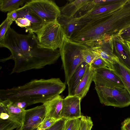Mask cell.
<instances>
[{"mask_svg":"<svg viewBox=\"0 0 130 130\" xmlns=\"http://www.w3.org/2000/svg\"><path fill=\"white\" fill-rule=\"evenodd\" d=\"M66 83L59 78L34 79L22 85L0 90V100L22 102L27 106L43 104L65 90Z\"/></svg>","mask_w":130,"mask_h":130,"instance_id":"cell-1","label":"cell"},{"mask_svg":"<svg viewBox=\"0 0 130 130\" xmlns=\"http://www.w3.org/2000/svg\"><path fill=\"white\" fill-rule=\"evenodd\" d=\"M89 47L83 43L74 41L65 36L59 50L67 84L76 69L84 62L82 51Z\"/></svg>","mask_w":130,"mask_h":130,"instance_id":"cell-2","label":"cell"},{"mask_svg":"<svg viewBox=\"0 0 130 130\" xmlns=\"http://www.w3.org/2000/svg\"><path fill=\"white\" fill-rule=\"evenodd\" d=\"M35 34L39 46L53 50L59 49L65 36L62 28L57 21L45 22Z\"/></svg>","mask_w":130,"mask_h":130,"instance_id":"cell-3","label":"cell"},{"mask_svg":"<svg viewBox=\"0 0 130 130\" xmlns=\"http://www.w3.org/2000/svg\"><path fill=\"white\" fill-rule=\"evenodd\" d=\"M95 89L102 104L120 108L130 105V95L125 88L95 87Z\"/></svg>","mask_w":130,"mask_h":130,"instance_id":"cell-4","label":"cell"},{"mask_svg":"<svg viewBox=\"0 0 130 130\" xmlns=\"http://www.w3.org/2000/svg\"><path fill=\"white\" fill-rule=\"evenodd\" d=\"M29 8L45 22L56 21L60 14V8L51 0H31L27 2Z\"/></svg>","mask_w":130,"mask_h":130,"instance_id":"cell-5","label":"cell"},{"mask_svg":"<svg viewBox=\"0 0 130 130\" xmlns=\"http://www.w3.org/2000/svg\"><path fill=\"white\" fill-rule=\"evenodd\" d=\"M129 2V0H120L115 4L102 6L94 4L91 8L79 17L75 18L82 27L93 19L106 15L117 10Z\"/></svg>","mask_w":130,"mask_h":130,"instance_id":"cell-6","label":"cell"},{"mask_svg":"<svg viewBox=\"0 0 130 130\" xmlns=\"http://www.w3.org/2000/svg\"><path fill=\"white\" fill-rule=\"evenodd\" d=\"M95 87L125 88L121 79L112 69L107 67L94 70Z\"/></svg>","mask_w":130,"mask_h":130,"instance_id":"cell-7","label":"cell"},{"mask_svg":"<svg viewBox=\"0 0 130 130\" xmlns=\"http://www.w3.org/2000/svg\"><path fill=\"white\" fill-rule=\"evenodd\" d=\"M45 116V106L42 105L26 110L21 130H32L38 128Z\"/></svg>","mask_w":130,"mask_h":130,"instance_id":"cell-8","label":"cell"},{"mask_svg":"<svg viewBox=\"0 0 130 130\" xmlns=\"http://www.w3.org/2000/svg\"><path fill=\"white\" fill-rule=\"evenodd\" d=\"M17 32L10 27L3 39L0 41V47L7 48L11 53V55L9 57L1 59V62H4L10 59L14 61L20 56L21 51Z\"/></svg>","mask_w":130,"mask_h":130,"instance_id":"cell-9","label":"cell"},{"mask_svg":"<svg viewBox=\"0 0 130 130\" xmlns=\"http://www.w3.org/2000/svg\"><path fill=\"white\" fill-rule=\"evenodd\" d=\"M90 48L105 62L107 67L109 68L112 69L114 61L118 59L113 52L112 37Z\"/></svg>","mask_w":130,"mask_h":130,"instance_id":"cell-10","label":"cell"},{"mask_svg":"<svg viewBox=\"0 0 130 130\" xmlns=\"http://www.w3.org/2000/svg\"><path fill=\"white\" fill-rule=\"evenodd\" d=\"M81 100L79 97L74 95H68L63 99L61 117L67 119H80L82 116L80 109Z\"/></svg>","mask_w":130,"mask_h":130,"instance_id":"cell-11","label":"cell"},{"mask_svg":"<svg viewBox=\"0 0 130 130\" xmlns=\"http://www.w3.org/2000/svg\"><path fill=\"white\" fill-rule=\"evenodd\" d=\"M114 53L120 62L130 70V53L126 42L119 35L112 37Z\"/></svg>","mask_w":130,"mask_h":130,"instance_id":"cell-12","label":"cell"},{"mask_svg":"<svg viewBox=\"0 0 130 130\" xmlns=\"http://www.w3.org/2000/svg\"><path fill=\"white\" fill-rule=\"evenodd\" d=\"M0 106L3 107L8 115V120L20 127L22 125L26 110L18 107L8 100H0Z\"/></svg>","mask_w":130,"mask_h":130,"instance_id":"cell-13","label":"cell"},{"mask_svg":"<svg viewBox=\"0 0 130 130\" xmlns=\"http://www.w3.org/2000/svg\"><path fill=\"white\" fill-rule=\"evenodd\" d=\"M16 11L18 18H25L30 22V32L35 33L40 29L45 22L29 8L26 3L23 6L17 9Z\"/></svg>","mask_w":130,"mask_h":130,"instance_id":"cell-14","label":"cell"},{"mask_svg":"<svg viewBox=\"0 0 130 130\" xmlns=\"http://www.w3.org/2000/svg\"><path fill=\"white\" fill-rule=\"evenodd\" d=\"M95 73L94 70L89 66L76 88L74 95L79 97L81 100L86 96L93 80Z\"/></svg>","mask_w":130,"mask_h":130,"instance_id":"cell-15","label":"cell"},{"mask_svg":"<svg viewBox=\"0 0 130 130\" xmlns=\"http://www.w3.org/2000/svg\"><path fill=\"white\" fill-rule=\"evenodd\" d=\"M63 98L60 95L46 101L43 104L45 109V117L60 119L62 106Z\"/></svg>","mask_w":130,"mask_h":130,"instance_id":"cell-16","label":"cell"},{"mask_svg":"<svg viewBox=\"0 0 130 130\" xmlns=\"http://www.w3.org/2000/svg\"><path fill=\"white\" fill-rule=\"evenodd\" d=\"M57 21L62 28L66 36L70 39L74 33L82 27L79 21L74 17L60 15Z\"/></svg>","mask_w":130,"mask_h":130,"instance_id":"cell-17","label":"cell"},{"mask_svg":"<svg viewBox=\"0 0 130 130\" xmlns=\"http://www.w3.org/2000/svg\"><path fill=\"white\" fill-rule=\"evenodd\" d=\"M89 66L84 62L75 70L67 84L68 95H73L76 88Z\"/></svg>","mask_w":130,"mask_h":130,"instance_id":"cell-18","label":"cell"},{"mask_svg":"<svg viewBox=\"0 0 130 130\" xmlns=\"http://www.w3.org/2000/svg\"><path fill=\"white\" fill-rule=\"evenodd\" d=\"M90 1L69 0L64 6L59 8L60 15L68 17H74L81 8Z\"/></svg>","mask_w":130,"mask_h":130,"instance_id":"cell-19","label":"cell"},{"mask_svg":"<svg viewBox=\"0 0 130 130\" xmlns=\"http://www.w3.org/2000/svg\"><path fill=\"white\" fill-rule=\"evenodd\" d=\"M112 69L120 77L130 95V70L123 65L118 59L114 61Z\"/></svg>","mask_w":130,"mask_h":130,"instance_id":"cell-20","label":"cell"},{"mask_svg":"<svg viewBox=\"0 0 130 130\" xmlns=\"http://www.w3.org/2000/svg\"><path fill=\"white\" fill-rule=\"evenodd\" d=\"M29 1V0H28ZM27 0H0V10L6 12L16 10L19 8Z\"/></svg>","mask_w":130,"mask_h":130,"instance_id":"cell-21","label":"cell"},{"mask_svg":"<svg viewBox=\"0 0 130 130\" xmlns=\"http://www.w3.org/2000/svg\"><path fill=\"white\" fill-rule=\"evenodd\" d=\"M81 52L84 62L90 66L93 62L99 57L89 47L83 50Z\"/></svg>","mask_w":130,"mask_h":130,"instance_id":"cell-22","label":"cell"},{"mask_svg":"<svg viewBox=\"0 0 130 130\" xmlns=\"http://www.w3.org/2000/svg\"><path fill=\"white\" fill-rule=\"evenodd\" d=\"M80 122L79 118L67 119L63 130H80Z\"/></svg>","mask_w":130,"mask_h":130,"instance_id":"cell-23","label":"cell"},{"mask_svg":"<svg viewBox=\"0 0 130 130\" xmlns=\"http://www.w3.org/2000/svg\"><path fill=\"white\" fill-rule=\"evenodd\" d=\"M80 120V130H91L93 124L91 117L82 116Z\"/></svg>","mask_w":130,"mask_h":130,"instance_id":"cell-24","label":"cell"},{"mask_svg":"<svg viewBox=\"0 0 130 130\" xmlns=\"http://www.w3.org/2000/svg\"><path fill=\"white\" fill-rule=\"evenodd\" d=\"M20 127L8 119H0V130H13Z\"/></svg>","mask_w":130,"mask_h":130,"instance_id":"cell-25","label":"cell"},{"mask_svg":"<svg viewBox=\"0 0 130 130\" xmlns=\"http://www.w3.org/2000/svg\"><path fill=\"white\" fill-rule=\"evenodd\" d=\"M60 119H57L52 117H45L38 127L45 130L48 129Z\"/></svg>","mask_w":130,"mask_h":130,"instance_id":"cell-26","label":"cell"},{"mask_svg":"<svg viewBox=\"0 0 130 130\" xmlns=\"http://www.w3.org/2000/svg\"><path fill=\"white\" fill-rule=\"evenodd\" d=\"M13 22L6 18L1 24L0 26V41L3 39Z\"/></svg>","mask_w":130,"mask_h":130,"instance_id":"cell-27","label":"cell"},{"mask_svg":"<svg viewBox=\"0 0 130 130\" xmlns=\"http://www.w3.org/2000/svg\"><path fill=\"white\" fill-rule=\"evenodd\" d=\"M18 26L21 27H25L27 31L31 32L30 22L27 19L23 18H18L15 21Z\"/></svg>","mask_w":130,"mask_h":130,"instance_id":"cell-28","label":"cell"},{"mask_svg":"<svg viewBox=\"0 0 130 130\" xmlns=\"http://www.w3.org/2000/svg\"><path fill=\"white\" fill-rule=\"evenodd\" d=\"M90 66L94 70L107 67L105 62L100 57L93 62Z\"/></svg>","mask_w":130,"mask_h":130,"instance_id":"cell-29","label":"cell"},{"mask_svg":"<svg viewBox=\"0 0 130 130\" xmlns=\"http://www.w3.org/2000/svg\"><path fill=\"white\" fill-rule=\"evenodd\" d=\"M67 119L64 118H62L46 130H63L64 123Z\"/></svg>","mask_w":130,"mask_h":130,"instance_id":"cell-30","label":"cell"},{"mask_svg":"<svg viewBox=\"0 0 130 130\" xmlns=\"http://www.w3.org/2000/svg\"><path fill=\"white\" fill-rule=\"evenodd\" d=\"M120 0H93L94 5L98 6H105L113 4L119 2Z\"/></svg>","mask_w":130,"mask_h":130,"instance_id":"cell-31","label":"cell"},{"mask_svg":"<svg viewBox=\"0 0 130 130\" xmlns=\"http://www.w3.org/2000/svg\"><path fill=\"white\" fill-rule=\"evenodd\" d=\"M119 35L125 42L130 41V27L123 30Z\"/></svg>","mask_w":130,"mask_h":130,"instance_id":"cell-32","label":"cell"},{"mask_svg":"<svg viewBox=\"0 0 130 130\" xmlns=\"http://www.w3.org/2000/svg\"><path fill=\"white\" fill-rule=\"evenodd\" d=\"M121 124V130H130V117L125 119Z\"/></svg>","mask_w":130,"mask_h":130,"instance_id":"cell-33","label":"cell"},{"mask_svg":"<svg viewBox=\"0 0 130 130\" xmlns=\"http://www.w3.org/2000/svg\"><path fill=\"white\" fill-rule=\"evenodd\" d=\"M7 18L13 22L15 21L18 18L16 10L8 12L7 14Z\"/></svg>","mask_w":130,"mask_h":130,"instance_id":"cell-34","label":"cell"},{"mask_svg":"<svg viewBox=\"0 0 130 130\" xmlns=\"http://www.w3.org/2000/svg\"><path fill=\"white\" fill-rule=\"evenodd\" d=\"M127 44L129 51L130 53V41H127L125 42Z\"/></svg>","mask_w":130,"mask_h":130,"instance_id":"cell-35","label":"cell"},{"mask_svg":"<svg viewBox=\"0 0 130 130\" xmlns=\"http://www.w3.org/2000/svg\"><path fill=\"white\" fill-rule=\"evenodd\" d=\"M37 128L35 129L32 130H37ZM16 130H21V127L19 128H17V129H16Z\"/></svg>","mask_w":130,"mask_h":130,"instance_id":"cell-36","label":"cell"},{"mask_svg":"<svg viewBox=\"0 0 130 130\" xmlns=\"http://www.w3.org/2000/svg\"><path fill=\"white\" fill-rule=\"evenodd\" d=\"M37 130H46V129L45 130V129H42V128H39V127H38L37 128Z\"/></svg>","mask_w":130,"mask_h":130,"instance_id":"cell-37","label":"cell"}]
</instances>
